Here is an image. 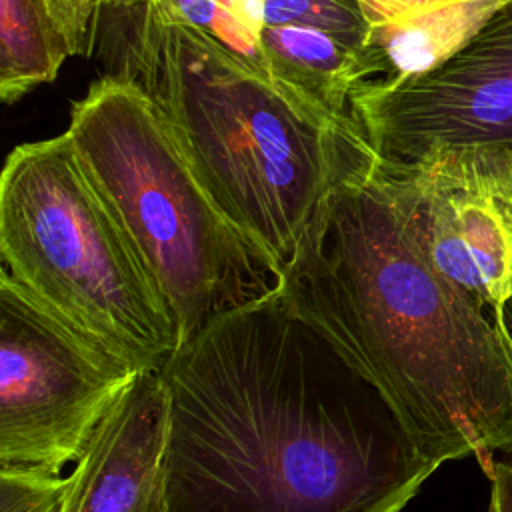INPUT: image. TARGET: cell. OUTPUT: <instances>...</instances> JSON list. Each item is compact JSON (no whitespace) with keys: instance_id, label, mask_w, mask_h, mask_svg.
<instances>
[{"instance_id":"1","label":"cell","mask_w":512,"mask_h":512,"mask_svg":"<svg viewBox=\"0 0 512 512\" xmlns=\"http://www.w3.org/2000/svg\"><path fill=\"white\" fill-rule=\"evenodd\" d=\"M166 390V512H400L440 468L280 286L184 340Z\"/></svg>"},{"instance_id":"2","label":"cell","mask_w":512,"mask_h":512,"mask_svg":"<svg viewBox=\"0 0 512 512\" xmlns=\"http://www.w3.org/2000/svg\"><path fill=\"white\" fill-rule=\"evenodd\" d=\"M280 290L378 386L428 460L472 456L488 476L512 448V336L424 254L404 170L380 162L342 186Z\"/></svg>"},{"instance_id":"3","label":"cell","mask_w":512,"mask_h":512,"mask_svg":"<svg viewBox=\"0 0 512 512\" xmlns=\"http://www.w3.org/2000/svg\"><path fill=\"white\" fill-rule=\"evenodd\" d=\"M144 90L214 204L280 278L330 198L380 166L350 112L326 108L186 24L164 30Z\"/></svg>"},{"instance_id":"4","label":"cell","mask_w":512,"mask_h":512,"mask_svg":"<svg viewBox=\"0 0 512 512\" xmlns=\"http://www.w3.org/2000/svg\"><path fill=\"white\" fill-rule=\"evenodd\" d=\"M66 132L168 304L180 344L280 286L214 204L142 86L100 76L72 104Z\"/></svg>"},{"instance_id":"5","label":"cell","mask_w":512,"mask_h":512,"mask_svg":"<svg viewBox=\"0 0 512 512\" xmlns=\"http://www.w3.org/2000/svg\"><path fill=\"white\" fill-rule=\"evenodd\" d=\"M0 254L36 300L138 370H160L180 346L168 304L66 130L8 154Z\"/></svg>"},{"instance_id":"6","label":"cell","mask_w":512,"mask_h":512,"mask_svg":"<svg viewBox=\"0 0 512 512\" xmlns=\"http://www.w3.org/2000/svg\"><path fill=\"white\" fill-rule=\"evenodd\" d=\"M144 370L0 274V470L64 476Z\"/></svg>"},{"instance_id":"7","label":"cell","mask_w":512,"mask_h":512,"mask_svg":"<svg viewBox=\"0 0 512 512\" xmlns=\"http://www.w3.org/2000/svg\"><path fill=\"white\" fill-rule=\"evenodd\" d=\"M350 114L386 168L446 150H512V0L436 68L358 86Z\"/></svg>"},{"instance_id":"8","label":"cell","mask_w":512,"mask_h":512,"mask_svg":"<svg viewBox=\"0 0 512 512\" xmlns=\"http://www.w3.org/2000/svg\"><path fill=\"white\" fill-rule=\"evenodd\" d=\"M404 170L432 266L498 322L512 302V150L460 148Z\"/></svg>"},{"instance_id":"9","label":"cell","mask_w":512,"mask_h":512,"mask_svg":"<svg viewBox=\"0 0 512 512\" xmlns=\"http://www.w3.org/2000/svg\"><path fill=\"white\" fill-rule=\"evenodd\" d=\"M166 390L144 370L66 474L62 512H166Z\"/></svg>"},{"instance_id":"10","label":"cell","mask_w":512,"mask_h":512,"mask_svg":"<svg viewBox=\"0 0 512 512\" xmlns=\"http://www.w3.org/2000/svg\"><path fill=\"white\" fill-rule=\"evenodd\" d=\"M506 2L358 0L366 20V44L360 54L366 82L376 76L392 82L436 68Z\"/></svg>"},{"instance_id":"11","label":"cell","mask_w":512,"mask_h":512,"mask_svg":"<svg viewBox=\"0 0 512 512\" xmlns=\"http://www.w3.org/2000/svg\"><path fill=\"white\" fill-rule=\"evenodd\" d=\"M86 42L68 0H0V100L14 104L50 84Z\"/></svg>"},{"instance_id":"12","label":"cell","mask_w":512,"mask_h":512,"mask_svg":"<svg viewBox=\"0 0 512 512\" xmlns=\"http://www.w3.org/2000/svg\"><path fill=\"white\" fill-rule=\"evenodd\" d=\"M260 48L266 70L334 112H350V98L366 82L360 56L338 38L294 24H264Z\"/></svg>"},{"instance_id":"13","label":"cell","mask_w":512,"mask_h":512,"mask_svg":"<svg viewBox=\"0 0 512 512\" xmlns=\"http://www.w3.org/2000/svg\"><path fill=\"white\" fill-rule=\"evenodd\" d=\"M88 2L94 10L90 58H96L102 76L146 88L158 70L164 30L176 24L172 0Z\"/></svg>"},{"instance_id":"14","label":"cell","mask_w":512,"mask_h":512,"mask_svg":"<svg viewBox=\"0 0 512 512\" xmlns=\"http://www.w3.org/2000/svg\"><path fill=\"white\" fill-rule=\"evenodd\" d=\"M264 24H294L338 38L358 56L366 44V20L358 0H262Z\"/></svg>"},{"instance_id":"15","label":"cell","mask_w":512,"mask_h":512,"mask_svg":"<svg viewBox=\"0 0 512 512\" xmlns=\"http://www.w3.org/2000/svg\"><path fill=\"white\" fill-rule=\"evenodd\" d=\"M172 4L176 24L206 32L238 58L268 72L260 40L236 20L226 0H172Z\"/></svg>"},{"instance_id":"16","label":"cell","mask_w":512,"mask_h":512,"mask_svg":"<svg viewBox=\"0 0 512 512\" xmlns=\"http://www.w3.org/2000/svg\"><path fill=\"white\" fill-rule=\"evenodd\" d=\"M66 476L0 470V512H62Z\"/></svg>"},{"instance_id":"17","label":"cell","mask_w":512,"mask_h":512,"mask_svg":"<svg viewBox=\"0 0 512 512\" xmlns=\"http://www.w3.org/2000/svg\"><path fill=\"white\" fill-rule=\"evenodd\" d=\"M502 454L504 458L494 460L492 472L488 474L492 482L490 512H512V448Z\"/></svg>"},{"instance_id":"18","label":"cell","mask_w":512,"mask_h":512,"mask_svg":"<svg viewBox=\"0 0 512 512\" xmlns=\"http://www.w3.org/2000/svg\"><path fill=\"white\" fill-rule=\"evenodd\" d=\"M226 4L234 12L236 20L260 40V30L264 28L262 0H226Z\"/></svg>"},{"instance_id":"19","label":"cell","mask_w":512,"mask_h":512,"mask_svg":"<svg viewBox=\"0 0 512 512\" xmlns=\"http://www.w3.org/2000/svg\"><path fill=\"white\" fill-rule=\"evenodd\" d=\"M504 324H506V328H508V332L512 336V302L504 308Z\"/></svg>"}]
</instances>
